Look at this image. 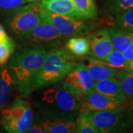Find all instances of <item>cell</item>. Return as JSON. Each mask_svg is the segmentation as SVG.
I'll use <instances>...</instances> for the list:
<instances>
[{
    "label": "cell",
    "instance_id": "8992f818",
    "mask_svg": "<svg viewBox=\"0 0 133 133\" xmlns=\"http://www.w3.org/2000/svg\"><path fill=\"white\" fill-rule=\"evenodd\" d=\"M34 2L12 12L7 18L8 28L17 38L28 33L43 21L40 15V4Z\"/></svg>",
    "mask_w": 133,
    "mask_h": 133
},
{
    "label": "cell",
    "instance_id": "8fae6325",
    "mask_svg": "<svg viewBox=\"0 0 133 133\" xmlns=\"http://www.w3.org/2000/svg\"><path fill=\"white\" fill-rule=\"evenodd\" d=\"M88 38L90 46L89 55L92 57L104 60L114 49L108 28L98 30Z\"/></svg>",
    "mask_w": 133,
    "mask_h": 133
},
{
    "label": "cell",
    "instance_id": "3957f363",
    "mask_svg": "<svg viewBox=\"0 0 133 133\" xmlns=\"http://www.w3.org/2000/svg\"><path fill=\"white\" fill-rule=\"evenodd\" d=\"M76 64L74 55L66 48H55L50 51L41 69L33 79L32 92L60 82Z\"/></svg>",
    "mask_w": 133,
    "mask_h": 133
},
{
    "label": "cell",
    "instance_id": "5b68a950",
    "mask_svg": "<svg viewBox=\"0 0 133 133\" xmlns=\"http://www.w3.org/2000/svg\"><path fill=\"white\" fill-rule=\"evenodd\" d=\"M90 114L100 133L124 132L133 127V119L128 109H106Z\"/></svg>",
    "mask_w": 133,
    "mask_h": 133
},
{
    "label": "cell",
    "instance_id": "9a60e30c",
    "mask_svg": "<svg viewBox=\"0 0 133 133\" xmlns=\"http://www.w3.org/2000/svg\"><path fill=\"white\" fill-rule=\"evenodd\" d=\"M113 48L120 52H124L133 43V33L118 26L109 28Z\"/></svg>",
    "mask_w": 133,
    "mask_h": 133
},
{
    "label": "cell",
    "instance_id": "ffe728a7",
    "mask_svg": "<svg viewBox=\"0 0 133 133\" xmlns=\"http://www.w3.org/2000/svg\"><path fill=\"white\" fill-rule=\"evenodd\" d=\"M115 78L118 81L124 95L128 100L133 98V74L126 70H117Z\"/></svg>",
    "mask_w": 133,
    "mask_h": 133
},
{
    "label": "cell",
    "instance_id": "f546056e",
    "mask_svg": "<svg viewBox=\"0 0 133 133\" xmlns=\"http://www.w3.org/2000/svg\"><path fill=\"white\" fill-rule=\"evenodd\" d=\"M126 70L128 71L129 72L133 74V60L129 62L128 65H127V70Z\"/></svg>",
    "mask_w": 133,
    "mask_h": 133
},
{
    "label": "cell",
    "instance_id": "7c38bea8",
    "mask_svg": "<svg viewBox=\"0 0 133 133\" xmlns=\"http://www.w3.org/2000/svg\"><path fill=\"white\" fill-rule=\"evenodd\" d=\"M41 9L78 19H84L73 0H42Z\"/></svg>",
    "mask_w": 133,
    "mask_h": 133
},
{
    "label": "cell",
    "instance_id": "6da1fadb",
    "mask_svg": "<svg viewBox=\"0 0 133 133\" xmlns=\"http://www.w3.org/2000/svg\"><path fill=\"white\" fill-rule=\"evenodd\" d=\"M37 90L33 102L44 120L76 121L80 112V101L77 95L64 89L62 83Z\"/></svg>",
    "mask_w": 133,
    "mask_h": 133
},
{
    "label": "cell",
    "instance_id": "d4e9b609",
    "mask_svg": "<svg viewBox=\"0 0 133 133\" xmlns=\"http://www.w3.org/2000/svg\"><path fill=\"white\" fill-rule=\"evenodd\" d=\"M16 44L9 36L2 40L0 44V66H2L9 60L14 52Z\"/></svg>",
    "mask_w": 133,
    "mask_h": 133
},
{
    "label": "cell",
    "instance_id": "484cf974",
    "mask_svg": "<svg viewBox=\"0 0 133 133\" xmlns=\"http://www.w3.org/2000/svg\"><path fill=\"white\" fill-rule=\"evenodd\" d=\"M31 2H33V0H0V10L10 14Z\"/></svg>",
    "mask_w": 133,
    "mask_h": 133
},
{
    "label": "cell",
    "instance_id": "2e32d148",
    "mask_svg": "<svg viewBox=\"0 0 133 133\" xmlns=\"http://www.w3.org/2000/svg\"><path fill=\"white\" fill-rule=\"evenodd\" d=\"M14 85V79L8 67L0 70V111L7 106L10 91Z\"/></svg>",
    "mask_w": 133,
    "mask_h": 133
},
{
    "label": "cell",
    "instance_id": "7402d4cb",
    "mask_svg": "<svg viewBox=\"0 0 133 133\" xmlns=\"http://www.w3.org/2000/svg\"><path fill=\"white\" fill-rule=\"evenodd\" d=\"M77 8L84 19H95L98 16L97 5L95 0H73Z\"/></svg>",
    "mask_w": 133,
    "mask_h": 133
},
{
    "label": "cell",
    "instance_id": "30bf717a",
    "mask_svg": "<svg viewBox=\"0 0 133 133\" xmlns=\"http://www.w3.org/2000/svg\"><path fill=\"white\" fill-rule=\"evenodd\" d=\"M80 101V112H95L106 109L127 110L126 103H121L98 91L92 90L77 95Z\"/></svg>",
    "mask_w": 133,
    "mask_h": 133
},
{
    "label": "cell",
    "instance_id": "277c9868",
    "mask_svg": "<svg viewBox=\"0 0 133 133\" xmlns=\"http://www.w3.org/2000/svg\"><path fill=\"white\" fill-rule=\"evenodd\" d=\"M33 112L28 101L16 99L1 110V124L8 132L24 133L33 124Z\"/></svg>",
    "mask_w": 133,
    "mask_h": 133
},
{
    "label": "cell",
    "instance_id": "5bb4252c",
    "mask_svg": "<svg viewBox=\"0 0 133 133\" xmlns=\"http://www.w3.org/2000/svg\"><path fill=\"white\" fill-rule=\"evenodd\" d=\"M94 89L121 103H126L127 100L115 77L95 81Z\"/></svg>",
    "mask_w": 133,
    "mask_h": 133
},
{
    "label": "cell",
    "instance_id": "44dd1931",
    "mask_svg": "<svg viewBox=\"0 0 133 133\" xmlns=\"http://www.w3.org/2000/svg\"><path fill=\"white\" fill-rule=\"evenodd\" d=\"M76 132L78 133H100L91 118L90 112H79L76 119Z\"/></svg>",
    "mask_w": 133,
    "mask_h": 133
},
{
    "label": "cell",
    "instance_id": "d6a6232c",
    "mask_svg": "<svg viewBox=\"0 0 133 133\" xmlns=\"http://www.w3.org/2000/svg\"><path fill=\"white\" fill-rule=\"evenodd\" d=\"M33 2H36V0H33Z\"/></svg>",
    "mask_w": 133,
    "mask_h": 133
},
{
    "label": "cell",
    "instance_id": "4dcf8cb0",
    "mask_svg": "<svg viewBox=\"0 0 133 133\" xmlns=\"http://www.w3.org/2000/svg\"><path fill=\"white\" fill-rule=\"evenodd\" d=\"M2 129H5L3 128V127H2V125L1 124V125H0V132H3V131H2Z\"/></svg>",
    "mask_w": 133,
    "mask_h": 133
},
{
    "label": "cell",
    "instance_id": "9c48e42d",
    "mask_svg": "<svg viewBox=\"0 0 133 133\" xmlns=\"http://www.w3.org/2000/svg\"><path fill=\"white\" fill-rule=\"evenodd\" d=\"M40 15L43 21L52 24L65 37L81 35L87 32L90 29L88 24L82 19L51 13L41 9V8Z\"/></svg>",
    "mask_w": 133,
    "mask_h": 133
},
{
    "label": "cell",
    "instance_id": "ba28073f",
    "mask_svg": "<svg viewBox=\"0 0 133 133\" xmlns=\"http://www.w3.org/2000/svg\"><path fill=\"white\" fill-rule=\"evenodd\" d=\"M61 83L66 90L78 95L94 90L95 81L90 75L87 66L83 63L76 64Z\"/></svg>",
    "mask_w": 133,
    "mask_h": 133
},
{
    "label": "cell",
    "instance_id": "ac0fdd59",
    "mask_svg": "<svg viewBox=\"0 0 133 133\" xmlns=\"http://www.w3.org/2000/svg\"><path fill=\"white\" fill-rule=\"evenodd\" d=\"M133 8V0H104L103 12L109 16H115Z\"/></svg>",
    "mask_w": 133,
    "mask_h": 133
},
{
    "label": "cell",
    "instance_id": "4fadbf2b",
    "mask_svg": "<svg viewBox=\"0 0 133 133\" xmlns=\"http://www.w3.org/2000/svg\"><path fill=\"white\" fill-rule=\"evenodd\" d=\"M84 64L87 66L90 75L95 81L115 77L117 70L109 66L104 60L93 57L88 58H86Z\"/></svg>",
    "mask_w": 133,
    "mask_h": 133
},
{
    "label": "cell",
    "instance_id": "e0dca14e",
    "mask_svg": "<svg viewBox=\"0 0 133 133\" xmlns=\"http://www.w3.org/2000/svg\"><path fill=\"white\" fill-rule=\"evenodd\" d=\"M45 133H75L76 132V121H48L41 122Z\"/></svg>",
    "mask_w": 133,
    "mask_h": 133
},
{
    "label": "cell",
    "instance_id": "4316f807",
    "mask_svg": "<svg viewBox=\"0 0 133 133\" xmlns=\"http://www.w3.org/2000/svg\"><path fill=\"white\" fill-rule=\"evenodd\" d=\"M28 133H45V131L43 128L41 122L39 124H34L31 125V127L28 131Z\"/></svg>",
    "mask_w": 133,
    "mask_h": 133
},
{
    "label": "cell",
    "instance_id": "d6986e66",
    "mask_svg": "<svg viewBox=\"0 0 133 133\" xmlns=\"http://www.w3.org/2000/svg\"><path fill=\"white\" fill-rule=\"evenodd\" d=\"M89 38L84 37H72L66 43V48L72 55L84 56L89 55L90 52Z\"/></svg>",
    "mask_w": 133,
    "mask_h": 133
},
{
    "label": "cell",
    "instance_id": "1f68e13d",
    "mask_svg": "<svg viewBox=\"0 0 133 133\" xmlns=\"http://www.w3.org/2000/svg\"><path fill=\"white\" fill-rule=\"evenodd\" d=\"M2 40H3V39H2V38H0V44L2 43Z\"/></svg>",
    "mask_w": 133,
    "mask_h": 133
},
{
    "label": "cell",
    "instance_id": "83f0119b",
    "mask_svg": "<svg viewBox=\"0 0 133 133\" xmlns=\"http://www.w3.org/2000/svg\"><path fill=\"white\" fill-rule=\"evenodd\" d=\"M8 36L7 35V33L5 32V29L3 28V26L2 24H0V38L2 39H4L6 37H8Z\"/></svg>",
    "mask_w": 133,
    "mask_h": 133
},
{
    "label": "cell",
    "instance_id": "603a6c76",
    "mask_svg": "<svg viewBox=\"0 0 133 133\" xmlns=\"http://www.w3.org/2000/svg\"><path fill=\"white\" fill-rule=\"evenodd\" d=\"M104 61L115 70H127L129 61L125 58L122 52L113 49Z\"/></svg>",
    "mask_w": 133,
    "mask_h": 133
},
{
    "label": "cell",
    "instance_id": "52a82bcc",
    "mask_svg": "<svg viewBox=\"0 0 133 133\" xmlns=\"http://www.w3.org/2000/svg\"><path fill=\"white\" fill-rule=\"evenodd\" d=\"M64 36L56 27L49 22L42 21L28 33L20 36L22 42L26 45L56 46L62 42Z\"/></svg>",
    "mask_w": 133,
    "mask_h": 133
},
{
    "label": "cell",
    "instance_id": "cb8c5ba5",
    "mask_svg": "<svg viewBox=\"0 0 133 133\" xmlns=\"http://www.w3.org/2000/svg\"><path fill=\"white\" fill-rule=\"evenodd\" d=\"M114 22L117 26L133 33V8L115 16Z\"/></svg>",
    "mask_w": 133,
    "mask_h": 133
},
{
    "label": "cell",
    "instance_id": "f1b7e54d",
    "mask_svg": "<svg viewBox=\"0 0 133 133\" xmlns=\"http://www.w3.org/2000/svg\"><path fill=\"white\" fill-rule=\"evenodd\" d=\"M128 110L129 112V113L131 115L132 118L133 119V98L132 99L129 100V107Z\"/></svg>",
    "mask_w": 133,
    "mask_h": 133
},
{
    "label": "cell",
    "instance_id": "7a4b0ae2",
    "mask_svg": "<svg viewBox=\"0 0 133 133\" xmlns=\"http://www.w3.org/2000/svg\"><path fill=\"white\" fill-rule=\"evenodd\" d=\"M48 53V50L44 46L28 45L10 58L7 67L13 77L14 86L24 97L32 93L33 79Z\"/></svg>",
    "mask_w": 133,
    "mask_h": 133
}]
</instances>
